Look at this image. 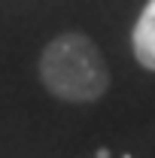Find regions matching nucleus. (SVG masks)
Wrapping results in <instances>:
<instances>
[{"label": "nucleus", "instance_id": "nucleus-1", "mask_svg": "<svg viewBox=\"0 0 155 158\" xmlns=\"http://www.w3.org/2000/svg\"><path fill=\"white\" fill-rule=\"evenodd\" d=\"M40 79L58 100L94 103L110 88V67L91 37L67 31L43 49Z\"/></svg>", "mask_w": 155, "mask_h": 158}, {"label": "nucleus", "instance_id": "nucleus-2", "mask_svg": "<svg viewBox=\"0 0 155 158\" xmlns=\"http://www.w3.org/2000/svg\"><path fill=\"white\" fill-rule=\"evenodd\" d=\"M131 46H134L137 64H143L146 70H155V0H146V6L134 24Z\"/></svg>", "mask_w": 155, "mask_h": 158}]
</instances>
